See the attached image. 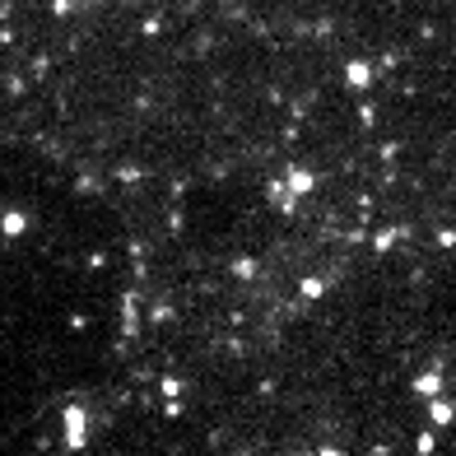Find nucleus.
I'll list each match as a JSON object with an SVG mask.
<instances>
[{"label": "nucleus", "mask_w": 456, "mask_h": 456, "mask_svg": "<svg viewBox=\"0 0 456 456\" xmlns=\"http://www.w3.org/2000/svg\"><path fill=\"white\" fill-rule=\"evenodd\" d=\"M410 391L419 396V401H428V396L447 391V373H443V363H428L423 373H414V378H410Z\"/></svg>", "instance_id": "obj_1"}, {"label": "nucleus", "mask_w": 456, "mask_h": 456, "mask_svg": "<svg viewBox=\"0 0 456 456\" xmlns=\"http://www.w3.org/2000/svg\"><path fill=\"white\" fill-rule=\"evenodd\" d=\"M279 182H284V191H293L298 201L317 191V173H312V168H298V163H293V168H289V173H284Z\"/></svg>", "instance_id": "obj_2"}, {"label": "nucleus", "mask_w": 456, "mask_h": 456, "mask_svg": "<svg viewBox=\"0 0 456 456\" xmlns=\"http://www.w3.org/2000/svg\"><path fill=\"white\" fill-rule=\"evenodd\" d=\"M428 414H433V428H447L456 419V401H447V391H438V396H428Z\"/></svg>", "instance_id": "obj_3"}, {"label": "nucleus", "mask_w": 456, "mask_h": 456, "mask_svg": "<svg viewBox=\"0 0 456 456\" xmlns=\"http://www.w3.org/2000/svg\"><path fill=\"white\" fill-rule=\"evenodd\" d=\"M84 428H89L84 410H79V405H70V410H66V443L70 447H84Z\"/></svg>", "instance_id": "obj_4"}, {"label": "nucleus", "mask_w": 456, "mask_h": 456, "mask_svg": "<svg viewBox=\"0 0 456 456\" xmlns=\"http://www.w3.org/2000/svg\"><path fill=\"white\" fill-rule=\"evenodd\" d=\"M345 84L349 89H373V61H349L345 66Z\"/></svg>", "instance_id": "obj_5"}, {"label": "nucleus", "mask_w": 456, "mask_h": 456, "mask_svg": "<svg viewBox=\"0 0 456 456\" xmlns=\"http://www.w3.org/2000/svg\"><path fill=\"white\" fill-rule=\"evenodd\" d=\"M266 196L275 201V210H279V214H298V196H293V191H284V182H279V177L266 187Z\"/></svg>", "instance_id": "obj_6"}, {"label": "nucleus", "mask_w": 456, "mask_h": 456, "mask_svg": "<svg viewBox=\"0 0 456 456\" xmlns=\"http://www.w3.org/2000/svg\"><path fill=\"white\" fill-rule=\"evenodd\" d=\"M410 238V228H382L378 238H373V252H391L396 242H405Z\"/></svg>", "instance_id": "obj_7"}, {"label": "nucleus", "mask_w": 456, "mask_h": 456, "mask_svg": "<svg viewBox=\"0 0 456 456\" xmlns=\"http://www.w3.org/2000/svg\"><path fill=\"white\" fill-rule=\"evenodd\" d=\"M298 293H303L308 303L326 298V279H322V275H303V279H298Z\"/></svg>", "instance_id": "obj_8"}, {"label": "nucleus", "mask_w": 456, "mask_h": 456, "mask_svg": "<svg viewBox=\"0 0 456 456\" xmlns=\"http://www.w3.org/2000/svg\"><path fill=\"white\" fill-rule=\"evenodd\" d=\"M233 275L238 279H256V261H252V256H238V261H233Z\"/></svg>", "instance_id": "obj_9"}, {"label": "nucleus", "mask_w": 456, "mask_h": 456, "mask_svg": "<svg viewBox=\"0 0 456 456\" xmlns=\"http://www.w3.org/2000/svg\"><path fill=\"white\" fill-rule=\"evenodd\" d=\"M433 447H438V433H433V428H423V433L414 438V452H433Z\"/></svg>", "instance_id": "obj_10"}, {"label": "nucleus", "mask_w": 456, "mask_h": 456, "mask_svg": "<svg viewBox=\"0 0 456 456\" xmlns=\"http://www.w3.org/2000/svg\"><path fill=\"white\" fill-rule=\"evenodd\" d=\"M23 223H28V219H23L19 210H10V214H5V233H10V238H14V233H23Z\"/></svg>", "instance_id": "obj_11"}, {"label": "nucleus", "mask_w": 456, "mask_h": 456, "mask_svg": "<svg viewBox=\"0 0 456 456\" xmlns=\"http://www.w3.org/2000/svg\"><path fill=\"white\" fill-rule=\"evenodd\" d=\"M182 391H187V382H182V378H163V396H168V401L182 396Z\"/></svg>", "instance_id": "obj_12"}, {"label": "nucleus", "mask_w": 456, "mask_h": 456, "mask_svg": "<svg viewBox=\"0 0 456 456\" xmlns=\"http://www.w3.org/2000/svg\"><path fill=\"white\" fill-rule=\"evenodd\" d=\"M358 122L373 126V122H378V107H373V103H358Z\"/></svg>", "instance_id": "obj_13"}, {"label": "nucleus", "mask_w": 456, "mask_h": 456, "mask_svg": "<svg viewBox=\"0 0 456 456\" xmlns=\"http://www.w3.org/2000/svg\"><path fill=\"white\" fill-rule=\"evenodd\" d=\"M438 247H443V252H452V247H456V228H443V233H438Z\"/></svg>", "instance_id": "obj_14"}, {"label": "nucleus", "mask_w": 456, "mask_h": 456, "mask_svg": "<svg viewBox=\"0 0 456 456\" xmlns=\"http://www.w3.org/2000/svg\"><path fill=\"white\" fill-rule=\"evenodd\" d=\"M117 177H122V182H140V168H135V163H126L122 173H117Z\"/></svg>", "instance_id": "obj_15"}]
</instances>
